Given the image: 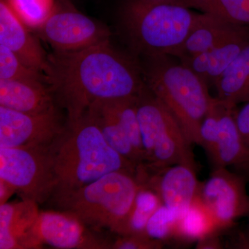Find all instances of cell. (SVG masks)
<instances>
[{
	"mask_svg": "<svg viewBox=\"0 0 249 249\" xmlns=\"http://www.w3.org/2000/svg\"><path fill=\"white\" fill-rule=\"evenodd\" d=\"M245 26L211 14H198L186 38L175 55L180 60L208 52Z\"/></svg>",
	"mask_w": 249,
	"mask_h": 249,
	"instance_id": "d6986e66",
	"label": "cell"
},
{
	"mask_svg": "<svg viewBox=\"0 0 249 249\" xmlns=\"http://www.w3.org/2000/svg\"><path fill=\"white\" fill-rule=\"evenodd\" d=\"M197 16L167 0H131L123 13V32L137 58L175 56Z\"/></svg>",
	"mask_w": 249,
	"mask_h": 249,
	"instance_id": "277c9868",
	"label": "cell"
},
{
	"mask_svg": "<svg viewBox=\"0 0 249 249\" xmlns=\"http://www.w3.org/2000/svg\"><path fill=\"white\" fill-rule=\"evenodd\" d=\"M222 18L239 26L249 27V0H167Z\"/></svg>",
	"mask_w": 249,
	"mask_h": 249,
	"instance_id": "7402d4cb",
	"label": "cell"
},
{
	"mask_svg": "<svg viewBox=\"0 0 249 249\" xmlns=\"http://www.w3.org/2000/svg\"><path fill=\"white\" fill-rule=\"evenodd\" d=\"M58 109L29 114L0 106V147L49 148L66 127Z\"/></svg>",
	"mask_w": 249,
	"mask_h": 249,
	"instance_id": "9c48e42d",
	"label": "cell"
},
{
	"mask_svg": "<svg viewBox=\"0 0 249 249\" xmlns=\"http://www.w3.org/2000/svg\"><path fill=\"white\" fill-rule=\"evenodd\" d=\"M0 45L7 47L24 63L47 75L49 54L6 0H0Z\"/></svg>",
	"mask_w": 249,
	"mask_h": 249,
	"instance_id": "5bb4252c",
	"label": "cell"
},
{
	"mask_svg": "<svg viewBox=\"0 0 249 249\" xmlns=\"http://www.w3.org/2000/svg\"><path fill=\"white\" fill-rule=\"evenodd\" d=\"M36 30L40 38L58 52L88 48L109 40L111 36L106 26L81 13L60 11L57 7Z\"/></svg>",
	"mask_w": 249,
	"mask_h": 249,
	"instance_id": "8fae6325",
	"label": "cell"
},
{
	"mask_svg": "<svg viewBox=\"0 0 249 249\" xmlns=\"http://www.w3.org/2000/svg\"><path fill=\"white\" fill-rule=\"evenodd\" d=\"M138 96L97 101L87 110L107 143L137 166L143 162Z\"/></svg>",
	"mask_w": 249,
	"mask_h": 249,
	"instance_id": "ba28073f",
	"label": "cell"
},
{
	"mask_svg": "<svg viewBox=\"0 0 249 249\" xmlns=\"http://www.w3.org/2000/svg\"><path fill=\"white\" fill-rule=\"evenodd\" d=\"M143 165L150 170L170 165H188L197 170L193 144L164 105L147 88L137 98Z\"/></svg>",
	"mask_w": 249,
	"mask_h": 249,
	"instance_id": "8992f818",
	"label": "cell"
},
{
	"mask_svg": "<svg viewBox=\"0 0 249 249\" xmlns=\"http://www.w3.org/2000/svg\"><path fill=\"white\" fill-rule=\"evenodd\" d=\"M36 248L45 245L62 249H111V242L89 230L78 218L62 211L39 213L31 230Z\"/></svg>",
	"mask_w": 249,
	"mask_h": 249,
	"instance_id": "7c38bea8",
	"label": "cell"
},
{
	"mask_svg": "<svg viewBox=\"0 0 249 249\" xmlns=\"http://www.w3.org/2000/svg\"><path fill=\"white\" fill-rule=\"evenodd\" d=\"M139 60L145 84L178 121L191 144L200 145V127L213 98L189 67L164 56Z\"/></svg>",
	"mask_w": 249,
	"mask_h": 249,
	"instance_id": "3957f363",
	"label": "cell"
},
{
	"mask_svg": "<svg viewBox=\"0 0 249 249\" xmlns=\"http://www.w3.org/2000/svg\"><path fill=\"white\" fill-rule=\"evenodd\" d=\"M18 18L30 29H37L56 9L54 0H6Z\"/></svg>",
	"mask_w": 249,
	"mask_h": 249,
	"instance_id": "d4e9b609",
	"label": "cell"
},
{
	"mask_svg": "<svg viewBox=\"0 0 249 249\" xmlns=\"http://www.w3.org/2000/svg\"><path fill=\"white\" fill-rule=\"evenodd\" d=\"M196 242H197V244H196V249H198L224 248L217 234L207 236V237H205L204 238L198 240Z\"/></svg>",
	"mask_w": 249,
	"mask_h": 249,
	"instance_id": "f1b7e54d",
	"label": "cell"
},
{
	"mask_svg": "<svg viewBox=\"0 0 249 249\" xmlns=\"http://www.w3.org/2000/svg\"><path fill=\"white\" fill-rule=\"evenodd\" d=\"M217 98L237 106L249 101V44L214 85Z\"/></svg>",
	"mask_w": 249,
	"mask_h": 249,
	"instance_id": "ffe728a7",
	"label": "cell"
},
{
	"mask_svg": "<svg viewBox=\"0 0 249 249\" xmlns=\"http://www.w3.org/2000/svg\"><path fill=\"white\" fill-rule=\"evenodd\" d=\"M247 182L240 174L227 168H217L201 184L199 197L213 216L219 231L231 229L236 219L248 215Z\"/></svg>",
	"mask_w": 249,
	"mask_h": 249,
	"instance_id": "30bf717a",
	"label": "cell"
},
{
	"mask_svg": "<svg viewBox=\"0 0 249 249\" xmlns=\"http://www.w3.org/2000/svg\"><path fill=\"white\" fill-rule=\"evenodd\" d=\"M140 187L136 175L116 171L52 199L58 211L74 216L88 227L127 235Z\"/></svg>",
	"mask_w": 249,
	"mask_h": 249,
	"instance_id": "5b68a950",
	"label": "cell"
},
{
	"mask_svg": "<svg viewBox=\"0 0 249 249\" xmlns=\"http://www.w3.org/2000/svg\"><path fill=\"white\" fill-rule=\"evenodd\" d=\"M235 118L241 137L249 147V101L243 107L236 109Z\"/></svg>",
	"mask_w": 249,
	"mask_h": 249,
	"instance_id": "83f0119b",
	"label": "cell"
},
{
	"mask_svg": "<svg viewBox=\"0 0 249 249\" xmlns=\"http://www.w3.org/2000/svg\"><path fill=\"white\" fill-rule=\"evenodd\" d=\"M0 106L29 114L58 108L51 87L36 80H0Z\"/></svg>",
	"mask_w": 249,
	"mask_h": 249,
	"instance_id": "e0dca14e",
	"label": "cell"
},
{
	"mask_svg": "<svg viewBox=\"0 0 249 249\" xmlns=\"http://www.w3.org/2000/svg\"><path fill=\"white\" fill-rule=\"evenodd\" d=\"M218 232L219 231L215 219L199 196L190 209L178 219L174 240L197 242Z\"/></svg>",
	"mask_w": 249,
	"mask_h": 249,
	"instance_id": "44dd1931",
	"label": "cell"
},
{
	"mask_svg": "<svg viewBox=\"0 0 249 249\" xmlns=\"http://www.w3.org/2000/svg\"><path fill=\"white\" fill-rule=\"evenodd\" d=\"M247 217H249L248 226L245 231L240 232L237 237L234 238L232 244H229L227 247L230 249H249V212Z\"/></svg>",
	"mask_w": 249,
	"mask_h": 249,
	"instance_id": "f546056e",
	"label": "cell"
},
{
	"mask_svg": "<svg viewBox=\"0 0 249 249\" xmlns=\"http://www.w3.org/2000/svg\"><path fill=\"white\" fill-rule=\"evenodd\" d=\"M181 215L162 205L152 216L145 228V235L164 243L174 239Z\"/></svg>",
	"mask_w": 249,
	"mask_h": 249,
	"instance_id": "484cf974",
	"label": "cell"
},
{
	"mask_svg": "<svg viewBox=\"0 0 249 249\" xmlns=\"http://www.w3.org/2000/svg\"><path fill=\"white\" fill-rule=\"evenodd\" d=\"M219 132L213 169L231 167L249 181V147L244 142L236 124L237 106L219 99Z\"/></svg>",
	"mask_w": 249,
	"mask_h": 249,
	"instance_id": "9a60e30c",
	"label": "cell"
},
{
	"mask_svg": "<svg viewBox=\"0 0 249 249\" xmlns=\"http://www.w3.org/2000/svg\"><path fill=\"white\" fill-rule=\"evenodd\" d=\"M162 205L155 191L141 186L129 216L127 234H145L147 222Z\"/></svg>",
	"mask_w": 249,
	"mask_h": 249,
	"instance_id": "603a6c76",
	"label": "cell"
},
{
	"mask_svg": "<svg viewBox=\"0 0 249 249\" xmlns=\"http://www.w3.org/2000/svg\"><path fill=\"white\" fill-rule=\"evenodd\" d=\"M51 147H0V179L22 199L41 204L55 188Z\"/></svg>",
	"mask_w": 249,
	"mask_h": 249,
	"instance_id": "52a82bcc",
	"label": "cell"
},
{
	"mask_svg": "<svg viewBox=\"0 0 249 249\" xmlns=\"http://www.w3.org/2000/svg\"><path fill=\"white\" fill-rule=\"evenodd\" d=\"M196 173V170L186 165H170L159 170L141 165L136 178L141 186L155 191L163 206L182 216L200 193L201 183Z\"/></svg>",
	"mask_w": 249,
	"mask_h": 249,
	"instance_id": "4fadbf2b",
	"label": "cell"
},
{
	"mask_svg": "<svg viewBox=\"0 0 249 249\" xmlns=\"http://www.w3.org/2000/svg\"><path fill=\"white\" fill-rule=\"evenodd\" d=\"M38 214L31 201L0 204V249L35 248L31 230Z\"/></svg>",
	"mask_w": 249,
	"mask_h": 249,
	"instance_id": "ac0fdd59",
	"label": "cell"
},
{
	"mask_svg": "<svg viewBox=\"0 0 249 249\" xmlns=\"http://www.w3.org/2000/svg\"><path fill=\"white\" fill-rule=\"evenodd\" d=\"M47 73L57 104L68 122L93 103L137 96L146 88L138 58L116 50L110 40L80 50L54 51Z\"/></svg>",
	"mask_w": 249,
	"mask_h": 249,
	"instance_id": "6da1fadb",
	"label": "cell"
},
{
	"mask_svg": "<svg viewBox=\"0 0 249 249\" xmlns=\"http://www.w3.org/2000/svg\"><path fill=\"white\" fill-rule=\"evenodd\" d=\"M50 149L55 180L51 199L113 172L136 175L138 168L107 143L87 111L78 120L67 121L65 130Z\"/></svg>",
	"mask_w": 249,
	"mask_h": 249,
	"instance_id": "7a4b0ae2",
	"label": "cell"
},
{
	"mask_svg": "<svg viewBox=\"0 0 249 249\" xmlns=\"http://www.w3.org/2000/svg\"><path fill=\"white\" fill-rule=\"evenodd\" d=\"M164 243L161 241L151 238L145 234H127L118 235L111 242V249H160Z\"/></svg>",
	"mask_w": 249,
	"mask_h": 249,
	"instance_id": "4316f807",
	"label": "cell"
},
{
	"mask_svg": "<svg viewBox=\"0 0 249 249\" xmlns=\"http://www.w3.org/2000/svg\"><path fill=\"white\" fill-rule=\"evenodd\" d=\"M16 190L7 183L0 179V204H5Z\"/></svg>",
	"mask_w": 249,
	"mask_h": 249,
	"instance_id": "4dcf8cb0",
	"label": "cell"
},
{
	"mask_svg": "<svg viewBox=\"0 0 249 249\" xmlns=\"http://www.w3.org/2000/svg\"><path fill=\"white\" fill-rule=\"evenodd\" d=\"M249 44V27H243L211 50L180 62L193 70L208 86L214 85Z\"/></svg>",
	"mask_w": 249,
	"mask_h": 249,
	"instance_id": "2e32d148",
	"label": "cell"
},
{
	"mask_svg": "<svg viewBox=\"0 0 249 249\" xmlns=\"http://www.w3.org/2000/svg\"><path fill=\"white\" fill-rule=\"evenodd\" d=\"M0 80H36L49 85L47 75L24 63L3 45H0Z\"/></svg>",
	"mask_w": 249,
	"mask_h": 249,
	"instance_id": "cb8c5ba5",
	"label": "cell"
}]
</instances>
